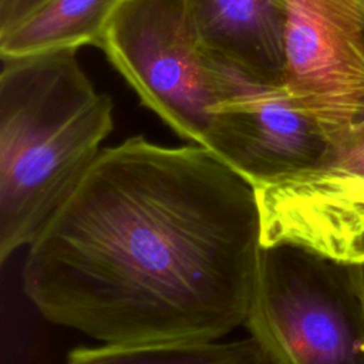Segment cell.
<instances>
[{
  "mask_svg": "<svg viewBox=\"0 0 364 364\" xmlns=\"http://www.w3.org/2000/svg\"><path fill=\"white\" fill-rule=\"evenodd\" d=\"M287 0H188L202 48L255 87H282Z\"/></svg>",
  "mask_w": 364,
  "mask_h": 364,
  "instance_id": "cell-8",
  "label": "cell"
},
{
  "mask_svg": "<svg viewBox=\"0 0 364 364\" xmlns=\"http://www.w3.org/2000/svg\"><path fill=\"white\" fill-rule=\"evenodd\" d=\"M364 118V108H363V115H361V119Z\"/></svg>",
  "mask_w": 364,
  "mask_h": 364,
  "instance_id": "cell-13",
  "label": "cell"
},
{
  "mask_svg": "<svg viewBox=\"0 0 364 364\" xmlns=\"http://www.w3.org/2000/svg\"><path fill=\"white\" fill-rule=\"evenodd\" d=\"M269 364H364V327L346 266L263 246L243 323Z\"/></svg>",
  "mask_w": 364,
  "mask_h": 364,
  "instance_id": "cell-4",
  "label": "cell"
},
{
  "mask_svg": "<svg viewBox=\"0 0 364 364\" xmlns=\"http://www.w3.org/2000/svg\"><path fill=\"white\" fill-rule=\"evenodd\" d=\"M65 364H269L250 336L240 340L75 347Z\"/></svg>",
  "mask_w": 364,
  "mask_h": 364,
  "instance_id": "cell-10",
  "label": "cell"
},
{
  "mask_svg": "<svg viewBox=\"0 0 364 364\" xmlns=\"http://www.w3.org/2000/svg\"><path fill=\"white\" fill-rule=\"evenodd\" d=\"M48 0H0V36L10 31Z\"/></svg>",
  "mask_w": 364,
  "mask_h": 364,
  "instance_id": "cell-11",
  "label": "cell"
},
{
  "mask_svg": "<svg viewBox=\"0 0 364 364\" xmlns=\"http://www.w3.org/2000/svg\"><path fill=\"white\" fill-rule=\"evenodd\" d=\"M27 247L23 290L46 320L136 346L243 324L263 245L247 181L202 145L135 135L100 151Z\"/></svg>",
  "mask_w": 364,
  "mask_h": 364,
  "instance_id": "cell-1",
  "label": "cell"
},
{
  "mask_svg": "<svg viewBox=\"0 0 364 364\" xmlns=\"http://www.w3.org/2000/svg\"><path fill=\"white\" fill-rule=\"evenodd\" d=\"M202 146L256 188L314 166L328 141L283 87L246 85L213 109Z\"/></svg>",
  "mask_w": 364,
  "mask_h": 364,
  "instance_id": "cell-7",
  "label": "cell"
},
{
  "mask_svg": "<svg viewBox=\"0 0 364 364\" xmlns=\"http://www.w3.org/2000/svg\"><path fill=\"white\" fill-rule=\"evenodd\" d=\"M119 0H48L0 36V57L97 44Z\"/></svg>",
  "mask_w": 364,
  "mask_h": 364,
  "instance_id": "cell-9",
  "label": "cell"
},
{
  "mask_svg": "<svg viewBox=\"0 0 364 364\" xmlns=\"http://www.w3.org/2000/svg\"><path fill=\"white\" fill-rule=\"evenodd\" d=\"M344 266H346L347 283L364 327V262L354 263V264H344Z\"/></svg>",
  "mask_w": 364,
  "mask_h": 364,
  "instance_id": "cell-12",
  "label": "cell"
},
{
  "mask_svg": "<svg viewBox=\"0 0 364 364\" xmlns=\"http://www.w3.org/2000/svg\"><path fill=\"white\" fill-rule=\"evenodd\" d=\"M255 192L263 246L293 245L338 264L364 262V118L314 166Z\"/></svg>",
  "mask_w": 364,
  "mask_h": 364,
  "instance_id": "cell-5",
  "label": "cell"
},
{
  "mask_svg": "<svg viewBox=\"0 0 364 364\" xmlns=\"http://www.w3.org/2000/svg\"><path fill=\"white\" fill-rule=\"evenodd\" d=\"M282 87L328 145L364 108V0H287Z\"/></svg>",
  "mask_w": 364,
  "mask_h": 364,
  "instance_id": "cell-6",
  "label": "cell"
},
{
  "mask_svg": "<svg viewBox=\"0 0 364 364\" xmlns=\"http://www.w3.org/2000/svg\"><path fill=\"white\" fill-rule=\"evenodd\" d=\"M77 48L0 57V263L74 192L114 128Z\"/></svg>",
  "mask_w": 364,
  "mask_h": 364,
  "instance_id": "cell-2",
  "label": "cell"
},
{
  "mask_svg": "<svg viewBox=\"0 0 364 364\" xmlns=\"http://www.w3.org/2000/svg\"><path fill=\"white\" fill-rule=\"evenodd\" d=\"M142 105L203 145L213 109L243 82L206 54L188 0H119L95 44Z\"/></svg>",
  "mask_w": 364,
  "mask_h": 364,
  "instance_id": "cell-3",
  "label": "cell"
}]
</instances>
